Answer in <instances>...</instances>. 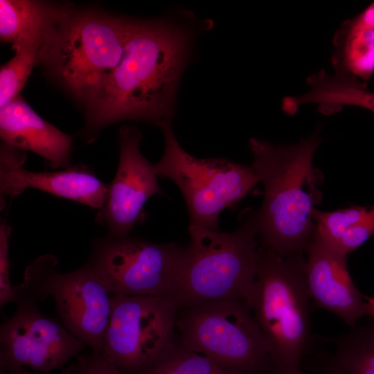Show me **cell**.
Returning <instances> with one entry per match:
<instances>
[{
	"instance_id": "cell-1",
	"label": "cell",
	"mask_w": 374,
	"mask_h": 374,
	"mask_svg": "<svg viewBox=\"0 0 374 374\" xmlns=\"http://www.w3.org/2000/svg\"><path fill=\"white\" fill-rule=\"evenodd\" d=\"M212 25L187 12L181 19H134L121 62L85 103L87 136L123 120L171 125L194 39Z\"/></svg>"
},
{
	"instance_id": "cell-2",
	"label": "cell",
	"mask_w": 374,
	"mask_h": 374,
	"mask_svg": "<svg viewBox=\"0 0 374 374\" xmlns=\"http://www.w3.org/2000/svg\"><path fill=\"white\" fill-rule=\"evenodd\" d=\"M318 132L293 145L251 138V165L264 187L256 220L260 246L281 256L305 252L315 231L313 212L321 202L322 172L312 166Z\"/></svg>"
},
{
	"instance_id": "cell-3",
	"label": "cell",
	"mask_w": 374,
	"mask_h": 374,
	"mask_svg": "<svg viewBox=\"0 0 374 374\" xmlns=\"http://www.w3.org/2000/svg\"><path fill=\"white\" fill-rule=\"evenodd\" d=\"M305 252L281 256L259 245L255 285L247 301L267 343L273 374H305L310 344V295Z\"/></svg>"
},
{
	"instance_id": "cell-4",
	"label": "cell",
	"mask_w": 374,
	"mask_h": 374,
	"mask_svg": "<svg viewBox=\"0 0 374 374\" xmlns=\"http://www.w3.org/2000/svg\"><path fill=\"white\" fill-rule=\"evenodd\" d=\"M240 226L221 232L189 226L177 290L179 308L219 300L247 303L254 287L258 259L256 211L240 215Z\"/></svg>"
},
{
	"instance_id": "cell-5",
	"label": "cell",
	"mask_w": 374,
	"mask_h": 374,
	"mask_svg": "<svg viewBox=\"0 0 374 374\" xmlns=\"http://www.w3.org/2000/svg\"><path fill=\"white\" fill-rule=\"evenodd\" d=\"M134 19L61 6L44 43V64L75 97L86 103L124 53Z\"/></svg>"
},
{
	"instance_id": "cell-6",
	"label": "cell",
	"mask_w": 374,
	"mask_h": 374,
	"mask_svg": "<svg viewBox=\"0 0 374 374\" xmlns=\"http://www.w3.org/2000/svg\"><path fill=\"white\" fill-rule=\"evenodd\" d=\"M179 346L240 374H273L269 347L244 301H205L177 318Z\"/></svg>"
},
{
	"instance_id": "cell-7",
	"label": "cell",
	"mask_w": 374,
	"mask_h": 374,
	"mask_svg": "<svg viewBox=\"0 0 374 374\" xmlns=\"http://www.w3.org/2000/svg\"><path fill=\"white\" fill-rule=\"evenodd\" d=\"M165 148L154 164L158 176L173 181L185 199L189 226L219 231L221 212L235 206L260 182L252 166L222 158L198 159L179 145L171 125L161 129Z\"/></svg>"
},
{
	"instance_id": "cell-8",
	"label": "cell",
	"mask_w": 374,
	"mask_h": 374,
	"mask_svg": "<svg viewBox=\"0 0 374 374\" xmlns=\"http://www.w3.org/2000/svg\"><path fill=\"white\" fill-rule=\"evenodd\" d=\"M57 258L44 254L25 269L16 296L35 302L51 297L59 321L92 353L98 354L111 316L110 294L87 262L69 272H60Z\"/></svg>"
},
{
	"instance_id": "cell-9",
	"label": "cell",
	"mask_w": 374,
	"mask_h": 374,
	"mask_svg": "<svg viewBox=\"0 0 374 374\" xmlns=\"http://www.w3.org/2000/svg\"><path fill=\"white\" fill-rule=\"evenodd\" d=\"M111 316L98 354L123 374H139L175 345L171 296L110 294Z\"/></svg>"
},
{
	"instance_id": "cell-10",
	"label": "cell",
	"mask_w": 374,
	"mask_h": 374,
	"mask_svg": "<svg viewBox=\"0 0 374 374\" xmlns=\"http://www.w3.org/2000/svg\"><path fill=\"white\" fill-rule=\"evenodd\" d=\"M184 248L130 235L97 241L87 263L109 294L172 296Z\"/></svg>"
},
{
	"instance_id": "cell-11",
	"label": "cell",
	"mask_w": 374,
	"mask_h": 374,
	"mask_svg": "<svg viewBox=\"0 0 374 374\" xmlns=\"http://www.w3.org/2000/svg\"><path fill=\"white\" fill-rule=\"evenodd\" d=\"M15 303V312L0 326L1 371L15 374L29 367L47 374L86 347L59 320L42 314L37 302L16 296Z\"/></svg>"
},
{
	"instance_id": "cell-12",
	"label": "cell",
	"mask_w": 374,
	"mask_h": 374,
	"mask_svg": "<svg viewBox=\"0 0 374 374\" xmlns=\"http://www.w3.org/2000/svg\"><path fill=\"white\" fill-rule=\"evenodd\" d=\"M142 134L134 126H123L119 131V161L103 208L96 221L107 229L108 238L130 235L133 227L144 220L143 207L154 195H164L154 164L141 153Z\"/></svg>"
},
{
	"instance_id": "cell-13",
	"label": "cell",
	"mask_w": 374,
	"mask_h": 374,
	"mask_svg": "<svg viewBox=\"0 0 374 374\" xmlns=\"http://www.w3.org/2000/svg\"><path fill=\"white\" fill-rule=\"evenodd\" d=\"M26 152L5 142L1 143V199L14 197L28 188L101 209L108 185L100 180L87 166L78 164L62 170L32 172L23 167Z\"/></svg>"
},
{
	"instance_id": "cell-14",
	"label": "cell",
	"mask_w": 374,
	"mask_h": 374,
	"mask_svg": "<svg viewBox=\"0 0 374 374\" xmlns=\"http://www.w3.org/2000/svg\"><path fill=\"white\" fill-rule=\"evenodd\" d=\"M305 253V279L310 299L320 309L339 317L351 328L366 315L365 296L353 283L348 256L322 239L316 231Z\"/></svg>"
},
{
	"instance_id": "cell-15",
	"label": "cell",
	"mask_w": 374,
	"mask_h": 374,
	"mask_svg": "<svg viewBox=\"0 0 374 374\" xmlns=\"http://www.w3.org/2000/svg\"><path fill=\"white\" fill-rule=\"evenodd\" d=\"M2 141L42 157L53 168L71 166L72 139L42 118L18 96L0 109Z\"/></svg>"
},
{
	"instance_id": "cell-16",
	"label": "cell",
	"mask_w": 374,
	"mask_h": 374,
	"mask_svg": "<svg viewBox=\"0 0 374 374\" xmlns=\"http://www.w3.org/2000/svg\"><path fill=\"white\" fill-rule=\"evenodd\" d=\"M308 91L298 96L283 98L282 109L294 114L303 105L315 104L320 112L332 114L346 106H355L374 113V91L366 84L339 75H330L321 70L307 79Z\"/></svg>"
},
{
	"instance_id": "cell-17",
	"label": "cell",
	"mask_w": 374,
	"mask_h": 374,
	"mask_svg": "<svg viewBox=\"0 0 374 374\" xmlns=\"http://www.w3.org/2000/svg\"><path fill=\"white\" fill-rule=\"evenodd\" d=\"M61 6L32 0L0 1V38L12 48L39 44L52 31Z\"/></svg>"
},
{
	"instance_id": "cell-18",
	"label": "cell",
	"mask_w": 374,
	"mask_h": 374,
	"mask_svg": "<svg viewBox=\"0 0 374 374\" xmlns=\"http://www.w3.org/2000/svg\"><path fill=\"white\" fill-rule=\"evenodd\" d=\"M335 74L366 84L374 75V28L355 17L344 21L333 38Z\"/></svg>"
},
{
	"instance_id": "cell-19",
	"label": "cell",
	"mask_w": 374,
	"mask_h": 374,
	"mask_svg": "<svg viewBox=\"0 0 374 374\" xmlns=\"http://www.w3.org/2000/svg\"><path fill=\"white\" fill-rule=\"evenodd\" d=\"M330 342L335 348L332 366L346 374H374V322L355 326Z\"/></svg>"
},
{
	"instance_id": "cell-20",
	"label": "cell",
	"mask_w": 374,
	"mask_h": 374,
	"mask_svg": "<svg viewBox=\"0 0 374 374\" xmlns=\"http://www.w3.org/2000/svg\"><path fill=\"white\" fill-rule=\"evenodd\" d=\"M139 374H240L175 344Z\"/></svg>"
},
{
	"instance_id": "cell-21",
	"label": "cell",
	"mask_w": 374,
	"mask_h": 374,
	"mask_svg": "<svg viewBox=\"0 0 374 374\" xmlns=\"http://www.w3.org/2000/svg\"><path fill=\"white\" fill-rule=\"evenodd\" d=\"M15 56L1 66L0 107L19 96L33 66L38 63L41 46L31 44L14 49Z\"/></svg>"
},
{
	"instance_id": "cell-22",
	"label": "cell",
	"mask_w": 374,
	"mask_h": 374,
	"mask_svg": "<svg viewBox=\"0 0 374 374\" xmlns=\"http://www.w3.org/2000/svg\"><path fill=\"white\" fill-rule=\"evenodd\" d=\"M371 206H352L332 211L316 208L313 212L315 231L325 241L335 246L352 226L368 212Z\"/></svg>"
},
{
	"instance_id": "cell-23",
	"label": "cell",
	"mask_w": 374,
	"mask_h": 374,
	"mask_svg": "<svg viewBox=\"0 0 374 374\" xmlns=\"http://www.w3.org/2000/svg\"><path fill=\"white\" fill-rule=\"evenodd\" d=\"M11 229L2 224L0 226V307L16 301L15 287L10 279L9 238Z\"/></svg>"
},
{
	"instance_id": "cell-24",
	"label": "cell",
	"mask_w": 374,
	"mask_h": 374,
	"mask_svg": "<svg viewBox=\"0 0 374 374\" xmlns=\"http://www.w3.org/2000/svg\"><path fill=\"white\" fill-rule=\"evenodd\" d=\"M374 233V206H371L367 214L352 226L340 241L333 246L336 249L348 256L364 244Z\"/></svg>"
},
{
	"instance_id": "cell-25",
	"label": "cell",
	"mask_w": 374,
	"mask_h": 374,
	"mask_svg": "<svg viewBox=\"0 0 374 374\" xmlns=\"http://www.w3.org/2000/svg\"><path fill=\"white\" fill-rule=\"evenodd\" d=\"M76 362L69 366L61 374H123L105 362L98 354H80Z\"/></svg>"
},
{
	"instance_id": "cell-26",
	"label": "cell",
	"mask_w": 374,
	"mask_h": 374,
	"mask_svg": "<svg viewBox=\"0 0 374 374\" xmlns=\"http://www.w3.org/2000/svg\"><path fill=\"white\" fill-rule=\"evenodd\" d=\"M355 17L364 24L374 28V1L366 7Z\"/></svg>"
},
{
	"instance_id": "cell-27",
	"label": "cell",
	"mask_w": 374,
	"mask_h": 374,
	"mask_svg": "<svg viewBox=\"0 0 374 374\" xmlns=\"http://www.w3.org/2000/svg\"><path fill=\"white\" fill-rule=\"evenodd\" d=\"M366 315L370 316L374 320V297L365 296Z\"/></svg>"
},
{
	"instance_id": "cell-28",
	"label": "cell",
	"mask_w": 374,
	"mask_h": 374,
	"mask_svg": "<svg viewBox=\"0 0 374 374\" xmlns=\"http://www.w3.org/2000/svg\"><path fill=\"white\" fill-rule=\"evenodd\" d=\"M328 374H346L344 371L330 366Z\"/></svg>"
},
{
	"instance_id": "cell-29",
	"label": "cell",
	"mask_w": 374,
	"mask_h": 374,
	"mask_svg": "<svg viewBox=\"0 0 374 374\" xmlns=\"http://www.w3.org/2000/svg\"><path fill=\"white\" fill-rule=\"evenodd\" d=\"M16 374H41V373L36 371H30L26 368H24L21 370L20 371H19L18 373H17Z\"/></svg>"
}]
</instances>
